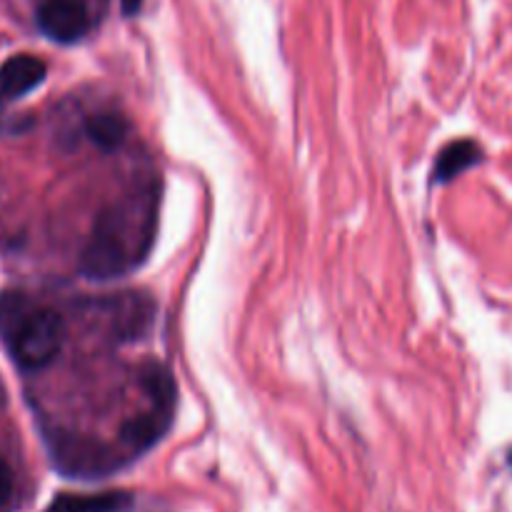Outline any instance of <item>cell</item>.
I'll return each mask as SVG.
<instances>
[{"mask_svg": "<svg viewBox=\"0 0 512 512\" xmlns=\"http://www.w3.org/2000/svg\"><path fill=\"white\" fill-rule=\"evenodd\" d=\"M58 463L60 468L70 473H90L98 475L113 468V458L108 450L98 443H83V440H63L58 443Z\"/></svg>", "mask_w": 512, "mask_h": 512, "instance_id": "cell-6", "label": "cell"}, {"mask_svg": "<svg viewBox=\"0 0 512 512\" xmlns=\"http://www.w3.org/2000/svg\"><path fill=\"white\" fill-rule=\"evenodd\" d=\"M45 63L35 55H13L0 65V98L18 100L45 80Z\"/></svg>", "mask_w": 512, "mask_h": 512, "instance_id": "cell-5", "label": "cell"}, {"mask_svg": "<svg viewBox=\"0 0 512 512\" xmlns=\"http://www.w3.org/2000/svg\"><path fill=\"white\" fill-rule=\"evenodd\" d=\"M35 305L25 298L23 293H3L0 295V338L8 343L10 335L15 333L25 315L33 310Z\"/></svg>", "mask_w": 512, "mask_h": 512, "instance_id": "cell-11", "label": "cell"}, {"mask_svg": "<svg viewBox=\"0 0 512 512\" xmlns=\"http://www.w3.org/2000/svg\"><path fill=\"white\" fill-rule=\"evenodd\" d=\"M65 340V323L55 310L35 305L10 335L8 348L23 370H40L58 358Z\"/></svg>", "mask_w": 512, "mask_h": 512, "instance_id": "cell-2", "label": "cell"}, {"mask_svg": "<svg viewBox=\"0 0 512 512\" xmlns=\"http://www.w3.org/2000/svg\"><path fill=\"white\" fill-rule=\"evenodd\" d=\"M150 323H153V303L145 295L125 293L123 298L113 300L110 335L115 338V343H130V340L143 338Z\"/></svg>", "mask_w": 512, "mask_h": 512, "instance_id": "cell-4", "label": "cell"}, {"mask_svg": "<svg viewBox=\"0 0 512 512\" xmlns=\"http://www.w3.org/2000/svg\"><path fill=\"white\" fill-rule=\"evenodd\" d=\"M128 130V120L120 113H113V110H103V113H95L85 120V135L100 150L120 148L128 138Z\"/></svg>", "mask_w": 512, "mask_h": 512, "instance_id": "cell-9", "label": "cell"}, {"mask_svg": "<svg viewBox=\"0 0 512 512\" xmlns=\"http://www.w3.org/2000/svg\"><path fill=\"white\" fill-rule=\"evenodd\" d=\"M13 488H15L13 470H10V465L0 458V508L10 503V498H13Z\"/></svg>", "mask_w": 512, "mask_h": 512, "instance_id": "cell-12", "label": "cell"}, {"mask_svg": "<svg viewBox=\"0 0 512 512\" xmlns=\"http://www.w3.org/2000/svg\"><path fill=\"white\" fill-rule=\"evenodd\" d=\"M133 505L128 493H95V495H58L45 512H125Z\"/></svg>", "mask_w": 512, "mask_h": 512, "instance_id": "cell-8", "label": "cell"}, {"mask_svg": "<svg viewBox=\"0 0 512 512\" xmlns=\"http://www.w3.org/2000/svg\"><path fill=\"white\" fill-rule=\"evenodd\" d=\"M38 28L55 43H78L88 35L93 18L83 0H43L38 5Z\"/></svg>", "mask_w": 512, "mask_h": 512, "instance_id": "cell-3", "label": "cell"}, {"mask_svg": "<svg viewBox=\"0 0 512 512\" xmlns=\"http://www.w3.org/2000/svg\"><path fill=\"white\" fill-rule=\"evenodd\" d=\"M120 5H123V13L128 15H138L140 8H143V0H120Z\"/></svg>", "mask_w": 512, "mask_h": 512, "instance_id": "cell-13", "label": "cell"}, {"mask_svg": "<svg viewBox=\"0 0 512 512\" xmlns=\"http://www.w3.org/2000/svg\"><path fill=\"white\" fill-rule=\"evenodd\" d=\"M170 420H173V410H165L153 405L145 415L128 420L120 430V440L135 450H148L150 445L158 443L163 433L168 430Z\"/></svg>", "mask_w": 512, "mask_h": 512, "instance_id": "cell-7", "label": "cell"}, {"mask_svg": "<svg viewBox=\"0 0 512 512\" xmlns=\"http://www.w3.org/2000/svg\"><path fill=\"white\" fill-rule=\"evenodd\" d=\"M158 200L155 180H143L105 205L80 255V275L88 280H113L140 268L155 243Z\"/></svg>", "mask_w": 512, "mask_h": 512, "instance_id": "cell-1", "label": "cell"}, {"mask_svg": "<svg viewBox=\"0 0 512 512\" xmlns=\"http://www.w3.org/2000/svg\"><path fill=\"white\" fill-rule=\"evenodd\" d=\"M508 463H510V468H512V450H510V455H508Z\"/></svg>", "mask_w": 512, "mask_h": 512, "instance_id": "cell-14", "label": "cell"}, {"mask_svg": "<svg viewBox=\"0 0 512 512\" xmlns=\"http://www.w3.org/2000/svg\"><path fill=\"white\" fill-rule=\"evenodd\" d=\"M480 160H483V153H480V148L473 140H455V143H450L440 153L438 165H435V180L438 183H448V180L458 178L460 173L478 165Z\"/></svg>", "mask_w": 512, "mask_h": 512, "instance_id": "cell-10", "label": "cell"}]
</instances>
